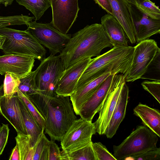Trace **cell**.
I'll list each match as a JSON object with an SVG mask.
<instances>
[{"label": "cell", "instance_id": "6da1fadb", "mask_svg": "<svg viewBox=\"0 0 160 160\" xmlns=\"http://www.w3.org/2000/svg\"><path fill=\"white\" fill-rule=\"evenodd\" d=\"M112 45L101 24L87 25L73 34L58 56L65 69L85 59L97 57Z\"/></svg>", "mask_w": 160, "mask_h": 160}, {"label": "cell", "instance_id": "7a4b0ae2", "mask_svg": "<svg viewBox=\"0 0 160 160\" xmlns=\"http://www.w3.org/2000/svg\"><path fill=\"white\" fill-rule=\"evenodd\" d=\"M134 50V47L129 46L113 47L106 52L92 58L80 77L75 90L109 72L125 75L131 64Z\"/></svg>", "mask_w": 160, "mask_h": 160}, {"label": "cell", "instance_id": "3957f363", "mask_svg": "<svg viewBox=\"0 0 160 160\" xmlns=\"http://www.w3.org/2000/svg\"><path fill=\"white\" fill-rule=\"evenodd\" d=\"M65 70L58 56L51 55L41 61L35 70L36 93L27 96L44 118L49 99L56 91Z\"/></svg>", "mask_w": 160, "mask_h": 160}, {"label": "cell", "instance_id": "277c9868", "mask_svg": "<svg viewBox=\"0 0 160 160\" xmlns=\"http://www.w3.org/2000/svg\"><path fill=\"white\" fill-rule=\"evenodd\" d=\"M69 97L56 94L48 101L44 116V131L51 140L60 141L77 119Z\"/></svg>", "mask_w": 160, "mask_h": 160}, {"label": "cell", "instance_id": "5b68a950", "mask_svg": "<svg viewBox=\"0 0 160 160\" xmlns=\"http://www.w3.org/2000/svg\"><path fill=\"white\" fill-rule=\"evenodd\" d=\"M0 35L5 38L2 49L5 54L30 56L41 61L46 58V50L27 30L4 27L0 28Z\"/></svg>", "mask_w": 160, "mask_h": 160}, {"label": "cell", "instance_id": "8992f818", "mask_svg": "<svg viewBox=\"0 0 160 160\" xmlns=\"http://www.w3.org/2000/svg\"><path fill=\"white\" fill-rule=\"evenodd\" d=\"M159 138L145 125L136 129L118 146H113V156L116 160L127 158L157 147Z\"/></svg>", "mask_w": 160, "mask_h": 160}, {"label": "cell", "instance_id": "52a82bcc", "mask_svg": "<svg viewBox=\"0 0 160 160\" xmlns=\"http://www.w3.org/2000/svg\"><path fill=\"white\" fill-rule=\"evenodd\" d=\"M131 64L129 70L123 76L126 82H133L141 78L158 54L160 49L153 39L142 41L134 47Z\"/></svg>", "mask_w": 160, "mask_h": 160}, {"label": "cell", "instance_id": "ba28073f", "mask_svg": "<svg viewBox=\"0 0 160 160\" xmlns=\"http://www.w3.org/2000/svg\"><path fill=\"white\" fill-rule=\"evenodd\" d=\"M27 29L42 45L48 48L51 55L60 53L71 38V34H63L56 28L52 23L29 22Z\"/></svg>", "mask_w": 160, "mask_h": 160}, {"label": "cell", "instance_id": "9c48e42d", "mask_svg": "<svg viewBox=\"0 0 160 160\" xmlns=\"http://www.w3.org/2000/svg\"><path fill=\"white\" fill-rule=\"evenodd\" d=\"M96 133L94 123L80 117L76 119L61 139L62 151L70 152L82 148L92 142V136Z\"/></svg>", "mask_w": 160, "mask_h": 160}, {"label": "cell", "instance_id": "30bf717a", "mask_svg": "<svg viewBox=\"0 0 160 160\" xmlns=\"http://www.w3.org/2000/svg\"><path fill=\"white\" fill-rule=\"evenodd\" d=\"M52 20L59 32L67 34L77 18L80 8L78 0H51Z\"/></svg>", "mask_w": 160, "mask_h": 160}, {"label": "cell", "instance_id": "8fae6325", "mask_svg": "<svg viewBox=\"0 0 160 160\" xmlns=\"http://www.w3.org/2000/svg\"><path fill=\"white\" fill-rule=\"evenodd\" d=\"M122 74H111L80 108L78 115L87 120L92 121L99 111L104 102L113 88L120 80Z\"/></svg>", "mask_w": 160, "mask_h": 160}, {"label": "cell", "instance_id": "7c38bea8", "mask_svg": "<svg viewBox=\"0 0 160 160\" xmlns=\"http://www.w3.org/2000/svg\"><path fill=\"white\" fill-rule=\"evenodd\" d=\"M35 59L28 55L5 54L0 56V74L5 75L8 72L21 78L32 71Z\"/></svg>", "mask_w": 160, "mask_h": 160}, {"label": "cell", "instance_id": "4fadbf2b", "mask_svg": "<svg viewBox=\"0 0 160 160\" xmlns=\"http://www.w3.org/2000/svg\"><path fill=\"white\" fill-rule=\"evenodd\" d=\"M131 11L135 30L136 41L139 42L160 32V20L146 15L131 4Z\"/></svg>", "mask_w": 160, "mask_h": 160}, {"label": "cell", "instance_id": "5bb4252c", "mask_svg": "<svg viewBox=\"0 0 160 160\" xmlns=\"http://www.w3.org/2000/svg\"><path fill=\"white\" fill-rule=\"evenodd\" d=\"M92 60L91 58L85 59L65 69L59 82L56 93L70 97L75 91L80 77Z\"/></svg>", "mask_w": 160, "mask_h": 160}, {"label": "cell", "instance_id": "9a60e30c", "mask_svg": "<svg viewBox=\"0 0 160 160\" xmlns=\"http://www.w3.org/2000/svg\"><path fill=\"white\" fill-rule=\"evenodd\" d=\"M125 81L123 75L108 94L98 112V117L94 123L96 132L100 135L105 134Z\"/></svg>", "mask_w": 160, "mask_h": 160}, {"label": "cell", "instance_id": "2e32d148", "mask_svg": "<svg viewBox=\"0 0 160 160\" xmlns=\"http://www.w3.org/2000/svg\"><path fill=\"white\" fill-rule=\"evenodd\" d=\"M17 92L9 99L0 96V114L13 126L17 133L27 134L19 107Z\"/></svg>", "mask_w": 160, "mask_h": 160}, {"label": "cell", "instance_id": "e0dca14e", "mask_svg": "<svg viewBox=\"0 0 160 160\" xmlns=\"http://www.w3.org/2000/svg\"><path fill=\"white\" fill-rule=\"evenodd\" d=\"M112 15L123 28L129 42H136L135 30L131 11V3L127 0H109Z\"/></svg>", "mask_w": 160, "mask_h": 160}, {"label": "cell", "instance_id": "ac0fdd59", "mask_svg": "<svg viewBox=\"0 0 160 160\" xmlns=\"http://www.w3.org/2000/svg\"><path fill=\"white\" fill-rule=\"evenodd\" d=\"M129 93V88L125 81L123 83L116 105L104 134L108 138H112L116 134L125 118Z\"/></svg>", "mask_w": 160, "mask_h": 160}, {"label": "cell", "instance_id": "d6986e66", "mask_svg": "<svg viewBox=\"0 0 160 160\" xmlns=\"http://www.w3.org/2000/svg\"><path fill=\"white\" fill-rule=\"evenodd\" d=\"M101 20L103 31L112 46H128V38L123 28L112 15L105 14Z\"/></svg>", "mask_w": 160, "mask_h": 160}, {"label": "cell", "instance_id": "ffe728a7", "mask_svg": "<svg viewBox=\"0 0 160 160\" xmlns=\"http://www.w3.org/2000/svg\"><path fill=\"white\" fill-rule=\"evenodd\" d=\"M109 72L104 74L75 90L70 96L74 112L78 115L83 105L98 89L102 83L110 74Z\"/></svg>", "mask_w": 160, "mask_h": 160}, {"label": "cell", "instance_id": "44dd1931", "mask_svg": "<svg viewBox=\"0 0 160 160\" xmlns=\"http://www.w3.org/2000/svg\"><path fill=\"white\" fill-rule=\"evenodd\" d=\"M133 114L139 117L144 125L160 137V112L159 110L139 103L133 109Z\"/></svg>", "mask_w": 160, "mask_h": 160}, {"label": "cell", "instance_id": "7402d4cb", "mask_svg": "<svg viewBox=\"0 0 160 160\" xmlns=\"http://www.w3.org/2000/svg\"><path fill=\"white\" fill-rule=\"evenodd\" d=\"M18 101L20 110L27 134L31 137V144L33 146L44 128H42L34 118L26 105L18 96Z\"/></svg>", "mask_w": 160, "mask_h": 160}, {"label": "cell", "instance_id": "603a6c76", "mask_svg": "<svg viewBox=\"0 0 160 160\" xmlns=\"http://www.w3.org/2000/svg\"><path fill=\"white\" fill-rule=\"evenodd\" d=\"M34 15L35 21L39 20L45 12L51 7V0H15Z\"/></svg>", "mask_w": 160, "mask_h": 160}, {"label": "cell", "instance_id": "cb8c5ba5", "mask_svg": "<svg viewBox=\"0 0 160 160\" xmlns=\"http://www.w3.org/2000/svg\"><path fill=\"white\" fill-rule=\"evenodd\" d=\"M15 139L19 150L20 160H33L34 148L32 145L31 135L17 133Z\"/></svg>", "mask_w": 160, "mask_h": 160}, {"label": "cell", "instance_id": "d4e9b609", "mask_svg": "<svg viewBox=\"0 0 160 160\" xmlns=\"http://www.w3.org/2000/svg\"><path fill=\"white\" fill-rule=\"evenodd\" d=\"M78 150L66 152L61 151L60 160H97L92 143Z\"/></svg>", "mask_w": 160, "mask_h": 160}, {"label": "cell", "instance_id": "484cf974", "mask_svg": "<svg viewBox=\"0 0 160 160\" xmlns=\"http://www.w3.org/2000/svg\"><path fill=\"white\" fill-rule=\"evenodd\" d=\"M3 83V95L9 99L17 92L20 79L13 74L6 72Z\"/></svg>", "mask_w": 160, "mask_h": 160}, {"label": "cell", "instance_id": "4316f807", "mask_svg": "<svg viewBox=\"0 0 160 160\" xmlns=\"http://www.w3.org/2000/svg\"><path fill=\"white\" fill-rule=\"evenodd\" d=\"M43 131L33 146L34 154L33 160H48V151L49 141Z\"/></svg>", "mask_w": 160, "mask_h": 160}, {"label": "cell", "instance_id": "83f0119b", "mask_svg": "<svg viewBox=\"0 0 160 160\" xmlns=\"http://www.w3.org/2000/svg\"><path fill=\"white\" fill-rule=\"evenodd\" d=\"M134 5L140 11L150 18L160 20V9L150 0H140Z\"/></svg>", "mask_w": 160, "mask_h": 160}, {"label": "cell", "instance_id": "f1b7e54d", "mask_svg": "<svg viewBox=\"0 0 160 160\" xmlns=\"http://www.w3.org/2000/svg\"><path fill=\"white\" fill-rule=\"evenodd\" d=\"M35 71H31L20 79L18 90L23 94L29 96L36 93L35 82Z\"/></svg>", "mask_w": 160, "mask_h": 160}, {"label": "cell", "instance_id": "f546056e", "mask_svg": "<svg viewBox=\"0 0 160 160\" xmlns=\"http://www.w3.org/2000/svg\"><path fill=\"white\" fill-rule=\"evenodd\" d=\"M35 18L34 17H29L22 14L8 16H0V28L12 25H27Z\"/></svg>", "mask_w": 160, "mask_h": 160}, {"label": "cell", "instance_id": "4dcf8cb0", "mask_svg": "<svg viewBox=\"0 0 160 160\" xmlns=\"http://www.w3.org/2000/svg\"><path fill=\"white\" fill-rule=\"evenodd\" d=\"M17 93L18 96L24 102L29 111L40 126L42 128H45V118L27 96L23 94L18 90Z\"/></svg>", "mask_w": 160, "mask_h": 160}, {"label": "cell", "instance_id": "1f68e13d", "mask_svg": "<svg viewBox=\"0 0 160 160\" xmlns=\"http://www.w3.org/2000/svg\"><path fill=\"white\" fill-rule=\"evenodd\" d=\"M160 160V148H156L141 153L133 155L125 160Z\"/></svg>", "mask_w": 160, "mask_h": 160}, {"label": "cell", "instance_id": "d6a6232c", "mask_svg": "<svg viewBox=\"0 0 160 160\" xmlns=\"http://www.w3.org/2000/svg\"><path fill=\"white\" fill-rule=\"evenodd\" d=\"M92 145L97 160H116L106 146L101 142H92Z\"/></svg>", "mask_w": 160, "mask_h": 160}, {"label": "cell", "instance_id": "836d02e7", "mask_svg": "<svg viewBox=\"0 0 160 160\" xmlns=\"http://www.w3.org/2000/svg\"><path fill=\"white\" fill-rule=\"evenodd\" d=\"M141 85L143 88L150 93L160 103V80L145 81L142 82Z\"/></svg>", "mask_w": 160, "mask_h": 160}, {"label": "cell", "instance_id": "e575fe53", "mask_svg": "<svg viewBox=\"0 0 160 160\" xmlns=\"http://www.w3.org/2000/svg\"><path fill=\"white\" fill-rule=\"evenodd\" d=\"M61 151L54 141H49L48 151V160H60Z\"/></svg>", "mask_w": 160, "mask_h": 160}, {"label": "cell", "instance_id": "d590c367", "mask_svg": "<svg viewBox=\"0 0 160 160\" xmlns=\"http://www.w3.org/2000/svg\"><path fill=\"white\" fill-rule=\"evenodd\" d=\"M10 130L8 124H2L0 127V156L8 142Z\"/></svg>", "mask_w": 160, "mask_h": 160}, {"label": "cell", "instance_id": "8d00e7d4", "mask_svg": "<svg viewBox=\"0 0 160 160\" xmlns=\"http://www.w3.org/2000/svg\"><path fill=\"white\" fill-rule=\"evenodd\" d=\"M95 2L100 6L108 14L112 15V7L109 0H94Z\"/></svg>", "mask_w": 160, "mask_h": 160}, {"label": "cell", "instance_id": "74e56055", "mask_svg": "<svg viewBox=\"0 0 160 160\" xmlns=\"http://www.w3.org/2000/svg\"><path fill=\"white\" fill-rule=\"evenodd\" d=\"M9 160H20L19 150L17 144L13 149Z\"/></svg>", "mask_w": 160, "mask_h": 160}, {"label": "cell", "instance_id": "f35d334b", "mask_svg": "<svg viewBox=\"0 0 160 160\" xmlns=\"http://www.w3.org/2000/svg\"><path fill=\"white\" fill-rule=\"evenodd\" d=\"M14 0H0V3L3 5L5 7L11 5Z\"/></svg>", "mask_w": 160, "mask_h": 160}, {"label": "cell", "instance_id": "ab89813d", "mask_svg": "<svg viewBox=\"0 0 160 160\" xmlns=\"http://www.w3.org/2000/svg\"><path fill=\"white\" fill-rule=\"evenodd\" d=\"M5 38L3 36L0 35V49H2V46Z\"/></svg>", "mask_w": 160, "mask_h": 160}, {"label": "cell", "instance_id": "60d3db41", "mask_svg": "<svg viewBox=\"0 0 160 160\" xmlns=\"http://www.w3.org/2000/svg\"><path fill=\"white\" fill-rule=\"evenodd\" d=\"M131 4L135 5L140 0H127Z\"/></svg>", "mask_w": 160, "mask_h": 160}, {"label": "cell", "instance_id": "b9f144b4", "mask_svg": "<svg viewBox=\"0 0 160 160\" xmlns=\"http://www.w3.org/2000/svg\"><path fill=\"white\" fill-rule=\"evenodd\" d=\"M3 84H2L0 86V96L3 95V94L2 93V92L3 91Z\"/></svg>", "mask_w": 160, "mask_h": 160}, {"label": "cell", "instance_id": "7bdbcfd3", "mask_svg": "<svg viewBox=\"0 0 160 160\" xmlns=\"http://www.w3.org/2000/svg\"><path fill=\"white\" fill-rule=\"evenodd\" d=\"M1 4V3H0V4Z\"/></svg>", "mask_w": 160, "mask_h": 160}, {"label": "cell", "instance_id": "ee69618b", "mask_svg": "<svg viewBox=\"0 0 160 160\" xmlns=\"http://www.w3.org/2000/svg\"><path fill=\"white\" fill-rule=\"evenodd\" d=\"M0 127H1V125H0Z\"/></svg>", "mask_w": 160, "mask_h": 160}]
</instances>
